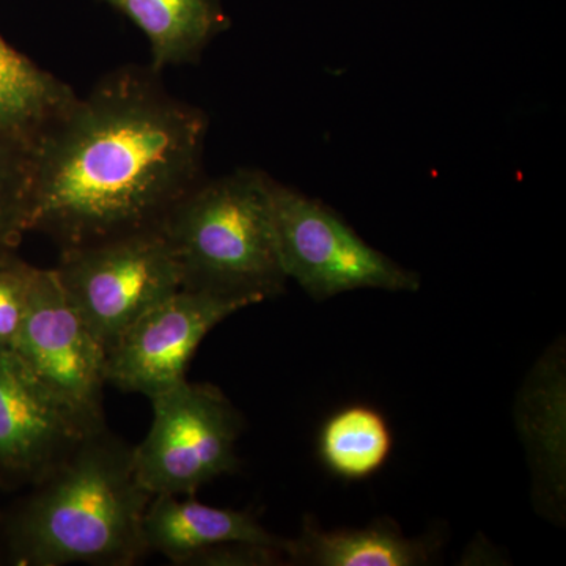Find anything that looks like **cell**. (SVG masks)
Returning a JSON list of instances; mask_svg holds the SVG:
<instances>
[{
  "label": "cell",
  "mask_w": 566,
  "mask_h": 566,
  "mask_svg": "<svg viewBox=\"0 0 566 566\" xmlns=\"http://www.w3.org/2000/svg\"><path fill=\"white\" fill-rule=\"evenodd\" d=\"M273 178L255 169L193 186L163 219L181 290L251 307L285 292L275 233Z\"/></svg>",
  "instance_id": "3957f363"
},
{
  "label": "cell",
  "mask_w": 566,
  "mask_h": 566,
  "mask_svg": "<svg viewBox=\"0 0 566 566\" xmlns=\"http://www.w3.org/2000/svg\"><path fill=\"white\" fill-rule=\"evenodd\" d=\"M14 353L92 431L106 428V353L66 300L54 270L32 266Z\"/></svg>",
  "instance_id": "52a82bcc"
},
{
  "label": "cell",
  "mask_w": 566,
  "mask_h": 566,
  "mask_svg": "<svg viewBox=\"0 0 566 566\" xmlns=\"http://www.w3.org/2000/svg\"><path fill=\"white\" fill-rule=\"evenodd\" d=\"M282 560L285 558L279 547L223 543L192 554L180 566H260L282 564Z\"/></svg>",
  "instance_id": "e0dca14e"
},
{
  "label": "cell",
  "mask_w": 566,
  "mask_h": 566,
  "mask_svg": "<svg viewBox=\"0 0 566 566\" xmlns=\"http://www.w3.org/2000/svg\"><path fill=\"white\" fill-rule=\"evenodd\" d=\"M120 11L150 43L151 69L192 65L229 29L221 0H102Z\"/></svg>",
  "instance_id": "8fae6325"
},
{
  "label": "cell",
  "mask_w": 566,
  "mask_h": 566,
  "mask_svg": "<svg viewBox=\"0 0 566 566\" xmlns=\"http://www.w3.org/2000/svg\"><path fill=\"white\" fill-rule=\"evenodd\" d=\"M151 406L150 430L133 449L137 482L151 497H188L238 471L243 417L219 387L185 379Z\"/></svg>",
  "instance_id": "277c9868"
},
{
  "label": "cell",
  "mask_w": 566,
  "mask_h": 566,
  "mask_svg": "<svg viewBox=\"0 0 566 566\" xmlns=\"http://www.w3.org/2000/svg\"><path fill=\"white\" fill-rule=\"evenodd\" d=\"M275 233L286 277L326 301L354 290L415 293L420 277L376 251L319 200L273 180Z\"/></svg>",
  "instance_id": "8992f818"
},
{
  "label": "cell",
  "mask_w": 566,
  "mask_h": 566,
  "mask_svg": "<svg viewBox=\"0 0 566 566\" xmlns=\"http://www.w3.org/2000/svg\"><path fill=\"white\" fill-rule=\"evenodd\" d=\"M144 538L148 553L163 554L174 565L223 543L279 547L282 553L285 545V539L270 534L251 512L200 504L192 495L180 499L169 494L150 499L144 516Z\"/></svg>",
  "instance_id": "30bf717a"
},
{
  "label": "cell",
  "mask_w": 566,
  "mask_h": 566,
  "mask_svg": "<svg viewBox=\"0 0 566 566\" xmlns=\"http://www.w3.org/2000/svg\"><path fill=\"white\" fill-rule=\"evenodd\" d=\"M76 98L65 81L41 69L0 35V134L31 150L40 134Z\"/></svg>",
  "instance_id": "4fadbf2b"
},
{
  "label": "cell",
  "mask_w": 566,
  "mask_h": 566,
  "mask_svg": "<svg viewBox=\"0 0 566 566\" xmlns=\"http://www.w3.org/2000/svg\"><path fill=\"white\" fill-rule=\"evenodd\" d=\"M392 444V433L381 412L370 406H346L323 423L318 455L324 468L338 479L364 480L386 464Z\"/></svg>",
  "instance_id": "5bb4252c"
},
{
  "label": "cell",
  "mask_w": 566,
  "mask_h": 566,
  "mask_svg": "<svg viewBox=\"0 0 566 566\" xmlns=\"http://www.w3.org/2000/svg\"><path fill=\"white\" fill-rule=\"evenodd\" d=\"M32 264L17 253L0 262V349L13 348L28 307Z\"/></svg>",
  "instance_id": "2e32d148"
},
{
  "label": "cell",
  "mask_w": 566,
  "mask_h": 566,
  "mask_svg": "<svg viewBox=\"0 0 566 566\" xmlns=\"http://www.w3.org/2000/svg\"><path fill=\"white\" fill-rule=\"evenodd\" d=\"M29 148L0 134V262L28 232Z\"/></svg>",
  "instance_id": "9a60e30c"
},
{
  "label": "cell",
  "mask_w": 566,
  "mask_h": 566,
  "mask_svg": "<svg viewBox=\"0 0 566 566\" xmlns=\"http://www.w3.org/2000/svg\"><path fill=\"white\" fill-rule=\"evenodd\" d=\"M151 66L109 71L29 150L28 232L61 251L158 229L203 180L208 115Z\"/></svg>",
  "instance_id": "6da1fadb"
},
{
  "label": "cell",
  "mask_w": 566,
  "mask_h": 566,
  "mask_svg": "<svg viewBox=\"0 0 566 566\" xmlns=\"http://www.w3.org/2000/svg\"><path fill=\"white\" fill-rule=\"evenodd\" d=\"M244 304L178 290L136 319L106 353V382L147 398L186 379L203 338Z\"/></svg>",
  "instance_id": "ba28073f"
},
{
  "label": "cell",
  "mask_w": 566,
  "mask_h": 566,
  "mask_svg": "<svg viewBox=\"0 0 566 566\" xmlns=\"http://www.w3.org/2000/svg\"><path fill=\"white\" fill-rule=\"evenodd\" d=\"M134 447L109 428L84 441L0 515V564L133 566L148 554L151 495L137 482Z\"/></svg>",
  "instance_id": "7a4b0ae2"
},
{
  "label": "cell",
  "mask_w": 566,
  "mask_h": 566,
  "mask_svg": "<svg viewBox=\"0 0 566 566\" xmlns=\"http://www.w3.org/2000/svg\"><path fill=\"white\" fill-rule=\"evenodd\" d=\"M52 270L104 353L145 312L181 290L180 266L159 229L66 249Z\"/></svg>",
  "instance_id": "5b68a950"
},
{
  "label": "cell",
  "mask_w": 566,
  "mask_h": 566,
  "mask_svg": "<svg viewBox=\"0 0 566 566\" xmlns=\"http://www.w3.org/2000/svg\"><path fill=\"white\" fill-rule=\"evenodd\" d=\"M91 433L13 349H0V490L39 485Z\"/></svg>",
  "instance_id": "9c48e42d"
},
{
  "label": "cell",
  "mask_w": 566,
  "mask_h": 566,
  "mask_svg": "<svg viewBox=\"0 0 566 566\" xmlns=\"http://www.w3.org/2000/svg\"><path fill=\"white\" fill-rule=\"evenodd\" d=\"M433 547L422 538H406L392 521L324 531L308 517L296 539H285L283 558L289 565L417 566L430 562Z\"/></svg>",
  "instance_id": "7c38bea8"
}]
</instances>
